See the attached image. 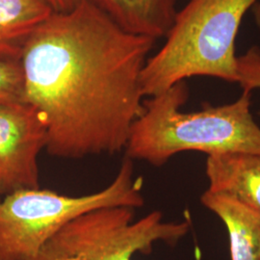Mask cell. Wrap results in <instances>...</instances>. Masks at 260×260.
Instances as JSON below:
<instances>
[{
  "label": "cell",
  "instance_id": "cell-1",
  "mask_svg": "<svg viewBox=\"0 0 260 260\" xmlns=\"http://www.w3.org/2000/svg\"><path fill=\"white\" fill-rule=\"evenodd\" d=\"M154 43L123 31L89 0L53 13L33 31L19 59L23 102L45 121L50 155L125 149L144 110L141 75Z\"/></svg>",
  "mask_w": 260,
  "mask_h": 260
},
{
  "label": "cell",
  "instance_id": "cell-2",
  "mask_svg": "<svg viewBox=\"0 0 260 260\" xmlns=\"http://www.w3.org/2000/svg\"><path fill=\"white\" fill-rule=\"evenodd\" d=\"M189 96L185 81L144 101L126 144V157L162 166L182 151L207 156L248 152L260 154V126L251 112V93L220 106L206 104L200 111H181Z\"/></svg>",
  "mask_w": 260,
  "mask_h": 260
},
{
  "label": "cell",
  "instance_id": "cell-3",
  "mask_svg": "<svg viewBox=\"0 0 260 260\" xmlns=\"http://www.w3.org/2000/svg\"><path fill=\"white\" fill-rule=\"evenodd\" d=\"M256 1L190 0L177 12L166 43L146 61L141 75L144 95H156L194 76L237 83L235 41Z\"/></svg>",
  "mask_w": 260,
  "mask_h": 260
},
{
  "label": "cell",
  "instance_id": "cell-4",
  "mask_svg": "<svg viewBox=\"0 0 260 260\" xmlns=\"http://www.w3.org/2000/svg\"><path fill=\"white\" fill-rule=\"evenodd\" d=\"M130 158L103 190L72 197L45 189H22L0 200V260H29L65 224L82 214L111 206L144 205L141 179Z\"/></svg>",
  "mask_w": 260,
  "mask_h": 260
},
{
  "label": "cell",
  "instance_id": "cell-5",
  "mask_svg": "<svg viewBox=\"0 0 260 260\" xmlns=\"http://www.w3.org/2000/svg\"><path fill=\"white\" fill-rule=\"evenodd\" d=\"M188 232L187 222H164L160 211L134 221V208L103 207L65 224L29 260H133L158 242L176 245Z\"/></svg>",
  "mask_w": 260,
  "mask_h": 260
},
{
  "label": "cell",
  "instance_id": "cell-6",
  "mask_svg": "<svg viewBox=\"0 0 260 260\" xmlns=\"http://www.w3.org/2000/svg\"><path fill=\"white\" fill-rule=\"evenodd\" d=\"M47 144V126L35 107L0 103V195L40 188L38 156Z\"/></svg>",
  "mask_w": 260,
  "mask_h": 260
},
{
  "label": "cell",
  "instance_id": "cell-7",
  "mask_svg": "<svg viewBox=\"0 0 260 260\" xmlns=\"http://www.w3.org/2000/svg\"><path fill=\"white\" fill-rule=\"evenodd\" d=\"M208 191L231 197L260 212V154L233 152L207 156Z\"/></svg>",
  "mask_w": 260,
  "mask_h": 260
},
{
  "label": "cell",
  "instance_id": "cell-8",
  "mask_svg": "<svg viewBox=\"0 0 260 260\" xmlns=\"http://www.w3.org/2000/svg\"><path fill=\"white\" fill-rule=\"evenodd\" d=\"M89 1L123 31L155 41L167 35L177 13V0Z\"/></svg>",
  "mask_w": 260,
  "mask_h": 260
},
{
  "label": "cell",
  "instance_id": "cell-9",
  "mask_svg": "<svg viewBox=\"0 0 260 260\" xmlns=\"http://www.w3.org/2000/svg\"><path fill=\"white\" fill-rule=\"evenodd\" d=\"M201 201L224 223L232 260H260V212L231 197L208 190Z\"/></svg>",
  "mask_w": 260,
  "mask_h": 260
},
{
  "label": "cell",
  "instance_id": "cell-10",
  "mask_svg": "<svg viewBox=\"0 0 260 260\" xmlns=\"http://www.w3.org/2000/svg\"><path fill=\"white\" fill-rule=\"evenodd\" d=\"M53 13L43 0H0V56L19 60L29 36Z\"/></svg>",
  "mask_w": 260,
  "mask_h": 260
},
{
  "label": "cell",
  "instance_id": "cell-11",
  "mask_svg": "<svg viewBox=\"0 0 260 260\" xmlns=\"http://www.w3.org/2000/svg\"><path fill=\"white\" fill-rule=\"evenodd\" d=\"M23 84L20 61L0 56V103L23 101Z\"/></svg>",
  "mask_w": 260,
  "mask_h": 260
},
{
  "label": "cell",
  "instance_id": "cell-12",
  "mask_svg": "<svg viewBox=\"0 0 260 260\" xmlns=\"http://www.w3.org/2000/svg\"><path fill=\"white\" fill-rule=\"evenodd\" d=\"M238 82L244 92L260 89V47H250L237 58Z\"/></svg>",
  "mask_w": 260,
  "mask_h": 260
},
{
  "label": "cell",
  "instance_id": "cell-13",
  "mask_svg": "<svg viewBox=\"0 0 260 260\" xmlns=\"http://www.w3.org/2000/svg\"><path fill=\"white\" fill-rule=\"evenodd\" d=\"M52 9L54 13L70 12L82 1V0H43Z\"/></svg>",
  "mask_w": 260,
  "mask_h": 260
},
{
  "label": "cell",
  "instance_id": "cell-14",
  "mask_svg": "<svg viewBox=\"0 0 260 260\" xmlns=\"http://www.w3.org/2000/svg\"><path fill=\"white\" fill-rule=\"evenodd\" d=\"M255 20H256L258 27L260 28V5L257 6V8L255 9Z\"/></svg>",
  "mask_w": 260,
  "mask_h": 260
}]
</instances>
